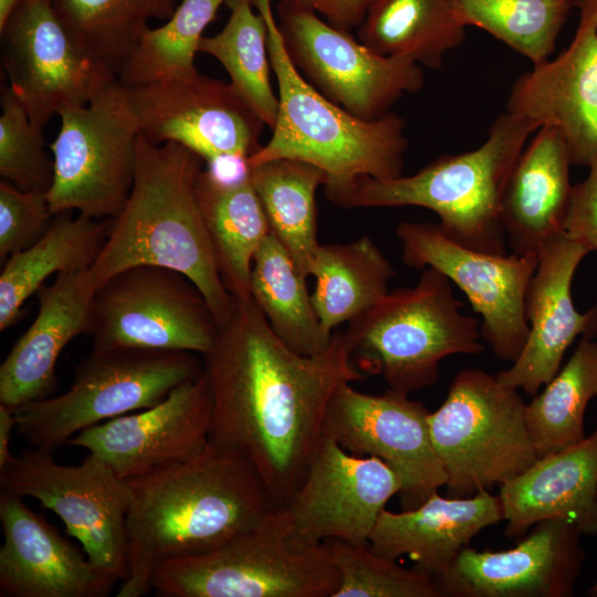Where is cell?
I'll return each instance as SVG.
<instances>
[{
  "label": "cell",
  "mask_w": 597,
  "mask_h": 597,
  "mask_svg": "<svg viewBox=\"0 0 597 597\" xmlns=\"http://www.w3.org/2000/svg\"><path fill=\"white\" fill-rule=\"evenodd\" d=\"M127 482V566L117 597L148 595L160 566L212 552L277 507L244 459L211 444Z\"/></svg>",
  "instance_id": "7a4b0ae2"
},
{
  "label": "cell",
  "mask_w": 597,
  "mask_h": 597,
  "mask_svg": "<svg viewBox=\"0 0 597 597\" xmlns=\"http://www.w3.org/2000/svg\"><path fill=\"white\" fill-rule=\"evenodd\" d=\"M203 164L182 145L153 144L138 135L129 198L87 271L94 291L130 266H165L197 285L218 325L226 320L233 297L219 275L195 193Z\"/></svg>",
  "instance_id": "3957f363"
},
{
  "label": "cell",
  "mask_w": 597,
  "mask_h": 597,
  "mask_svg": "<svg viewBox=\"0 0 597 597\" xmlns=\"http://www.w3.org/2000/svg\"><path fill=\"white\" fill-rule=\"evenodd\" d=\"M111 221L72 217L71 211L55 214L39 241L10 255L0 274V331L21 320L24 302L49 276L88 270L104 247Z\"/></svg>",
  "instance_id": "f1b7e54d"
},
{
  "label": "cell",
  "mask_w": 597,
  "mask_h": 597,
  "mask_svg": "<svg viewBox=\"0 0 597 597\" xmlns=\"http://www.w3.org/2000/svg\"><path fill=\"white\" fill-rule=\"evenodd\" d=\"M311 10L337 29L350 31L364 21L373 0H279Z\"/></svg>",
  "instance_id": "7bdbcfd3"
},
{
  "label": "cell",
  "mask_w": 597,
  "mask_h": 597,
  "mask_svg": "<svg viewBox=\"0 0 597 597\" xmlns=\"http://www.w3.org/2000/svg\"><path fill=\"white\" fill-rule=\"evenodd\" d=\"M306 276L270 233L254 254L250 274V295L274 334L301 355H316L329 345L317 316Z\"/></svg>",
  "instance_id": "1f68e13d"
},
{
  "label": "cell",
  "mask_w": 597,
  "mask_h": 597,
  "mask_svg": "<svg viewBox=\"0 0 597 597\" xmlns=\"http://www.w3.org/2000/svg\"><path fill=\"white\" fill-rule=\"evenodd\" d=\"M396 233L406 265L433 268L468 297L482 317L481 335L494 355L513 363L527 336L525 296L537 253L491 254L463 247L438 223L404 221Z\"/></svg>",
  "instance_id": "9a60e30c"
},
{
  "label": "cell",
  "mask_w": 597,
  "mask_h": 597,
  "mask_svg": "<svg viewBox=\"0 0 597 597\" xmlns=\"http://www.w3.org/2000/svg\"><path fill=\"white\" fill-rule=\"evenodd\" d=\"M459 21L485 30L533 65L554 53L573 0H450Z\"/></svg>",
  "instance_id": "74e56055"
},
{
  "label": "cell",
  "mask_w": 597,
  "mask_h": 597,
  "mask_svg": "<svg viewBox=\"0 0 597 597\" xmlns=\"http://www.w3.org/2000/svg\"><path fill=\"white\" fill-rule=\"evenodd\" d=\"M0 33L9 87L40 132L61 109L86 105L117 80L76 45L51 0H23Z\"/></svg>",
  "instance_id": "2e32d148"
},
{
  "label": "cell",
  "mask_w": 597,
  "mask_h": 597,
  "mask_svg": "<svg viewBox=\"0 0 597 597\" xmlns=\"http://www.w3.org/2000/svg\"><path fill=\"white\" fill-rule=\"evenodd\" d=\"M206 297L185 274L135 265L94 293L86 335L95 347L176 349L205 354L218 334Z\"/></svg>",
  "instance_id": "7c38bea8"
},
{
  "label": "cell",
  "mask_w": 597,
  "mask_h": 597,
  "mask_svg": "<svg viewBox=\"0 0 597 597\" xmlns=\"http://www.w3.org/2000/svg\"><path fill=\"white\" fill-rule=\"evenodd\" d=\"M57 115L61 126L50 145L53 182L46 192L52 213L116 218L134 185L139 135L125 87L114 80L86 105Z\"/></svg>",
  "instance_id": "30bf717a"
},
{
  "label": "cell",
  "mask_w": 597,
  "mask_h": 597,
  "mask_svg": "<svg viewBox=\"0 0 597 597\" xmlns=\"http://www.w3.org/2000/svg\"><path fill=\"white\" fill-rule=\"evenodd\" d=\"M570 166L563 133L541 126L519 156L502 198L501 219L512 252L537 253L564 232L574 189Z\"/></svg>",
  "instance_id": "4316f807"
},
{
  "label": "cell",
  "mask_w": 597,
  "mask_h": 597,
  "mask_svg": "<svg viewBox=\"0 0 597 597\" xmlns=\"http://www.w3.org/2000/svg\"><path fill=\"white\" fill-rule=\"evenodd\" d=\"M401 489V478L386 462L353 454L324 434L284 507L294 534L304 542L366 545L387 502Z\"/></svg>",
  "instance_id": "ac0fdd59"
},
{
  "label": "cell",
  "mask_w": 597,
  "mask_h": 597,
  "mask_svg": "<svg viewBox=\"0 0 597 597\" xmlns=\"http://www.w3.org/2000/svg\"><path fill=\"white\" fill-rule=\"evenodd\" d=\"M357 31L376 53L429 69H440L444 55L465 39L450 0H373Z\"/></svg>",
  "instance_id": "4dcf8cb0"
},
{
  "label": "cell",
  "mask_w": 597,
  "mask_h": 597,
  "mask_svg": "<svg viewBox=\"0 0 597 597\" xmlns=\"http://www.w3.org/2000/svg\"><path fill=\"white\" fill-rule=\"evenodd\" d=\"M582 535L567 520H544L510 549L464 547L434 582L441 597H569L585 562Z\"/></svg>",
  "instance_id": "d6986e66"
},
{
  "label": "cell",
  "mask_w": 597,
  "mask_h": 597,
  "mask_svg": "<svg viewBox=\"0 0 597 597\" xmlns=\"http://www.w3.org/2000/svg\"><path fill=\"white\" fill-rule=\"evenodd\" d=\"M23 0H0V30Z\"/></svg>",
  "instance_id": "f6af8a7d"
},
{
  "label": "cell",
  "mask_w": 597,
  "mask_h": 597,
  "mask_svg": "<svg viewBox=\"0 0 597 597\" xmlns=\"http://www.w3.org/2000/svg\"><path fill=\"white\" fill-rule=\"evenodd\" d=\"M502 520L500 496L489 490L468 498H442L437 491L415 509H385L368 545L389 559L408 555L413 568L436 580L476 534Z\"/></svg>",
  "instance_id": "484cf974"
},
{
  "label": "cell",
  "mask_w": 597,
  "mask_h": 597,
  "mask_svg": "<svg viewBox=\"0 0 597 597\" xmlns=\"http://www.w3.org/2000/svg\"><path fill=\"white\" fill-rule=\"evenodd\" d=\"M0 596L105 597L118 582L98 570L23 498L1 490Z\"/></svg>",
  "instance_id": "603a6c76"
},
{
  "label": "cell",
  "mask_w": 597,
  "mask_h": 597,
  "mask_svg": "<svg viewBox=\"0 0 597 597\" xmlns=\"http://www.w3.org/2000/svg\"><path fill=\"white\" fill-rule=\"evenodd\" d=\"M271 233L289 251L306 276L320 247L316 192L326 184L323 170L295 159H273L248 166Z\"/></svg>",
  "instance_id": "d6a6232c"
},
{
  "label": "cell",
  "mask_w": 597,
  "mask_h": 597,
  "mask_svg": "<svg viewBox=\"0 0 597 597\" xmlns=\"http://www.w3.org/2000/svg\"><path fill=\"white\" fill-rule=\"evenodd\" d=\"M596 397L597 342L582 337L563 368L526 404V421L537 459L586 438L585 413Z\"/></svg>",
  "instance_id": "e575fe53"
},
{
  "label": "cell",
  "mask_w": 597,
  "mask_h": 597,
  "mask_svg": "<svg viewBox=\"0 0 597 597\" xmlns=\"http://www.w3.org/2000/svg\"><path fill=\"white\" fill-rule=\"evenodd\" d=\"M324 543L339 575L334 597H441L428 574L407 569L376 554L368 544L341 540Z\"/></svg>",
  "instance_id": "f35d334b"
},
{
  "label": "cell",
  "mask_w": 597,
  "mask_h": 597,
  "mask_svg": "<svg viewBox=\"0 0 597 597\" xmlns=\"http://www.w3.org/2000/svg\"><path fill=\"white\" fill-rule=\"evenodd\" d=\"M9 86L1 88L0 175L24 191L46 193L53 182V157Z\"/></svg>",
  "instance_id": "ab89813d"
},
{
  "label": "cell",
  "mask_w": 597,
  "mask_h": 597,
  "mask_svg": "<svg viewBox=\"0 0 597 597\" xmlns=\"http://www.w3.org/2000/svg\"><path fill=\"white\" fill-rule=\"evenodd\" d=\"M125 90L143 137L153 144L182 145L213 171L226 174L247 165L262 146L264 123L230 83L197 71Z\"/></svg>",
  "instance_id": "5bb4252c"
},
{
  "label": "cell",
  "mask_w": 597,
  "mask_h": 597,
  "mask_svg": "<svg viewBox=\"0 0 597 597\" xmlns=\"http://www.w3.org/2000/svg\"><path fill=\"white\" fill-rule=\"evenodd\" d=\"M13 428H17L15 412L0 404V468L6 465L14 455L9 449Z\"/></svg>",
  "instance_id": "ee69618b"
},
{
  "label": "cell",
  "mask_w": 597,
  "mask_h": 597,
  "mask_svg": "<svg viewBox=\"0 0 597 597\" xmlns=\"http://www.w3.org/2000/svg\"><path fill=\"white\" fill-rule=\"evenodd\" d=\"M588 168L587 177L574 185L564 232L591 252L597 251V159Z\"/></svg>",
  "instance_id": "b9f144b4"
},
{
  "label": "cell",
  "mask_w": 597,
  "mask_h": 597,
  "mask_svg": "<svg viewBox=\"0 0 597 597\" xmlns=\"http://www.w3.org/2000/svg\"><path fill=\"white\" fill-rule=\"evenodd\" d=\"M589 251L565 232L537 252V266L525 296L528 336L520 356L496 377L506 386L535 396L559 370L564 355L578 336H597V303L576 310L572 282Z\"/></svg>",
  "instance_id": "7402d4cb"
},
{
  "label": "cell",
  "mask_w": 597,
  "mask_h": 597,
  "mask_svg": "<svg viewBox=\"0 0 597 597\" xmlns=\"http://www.w3.org/2000/svg\"><path fill=\"white\" fill-rule=\"evenodd\" d=\"M533 123L505 112L489 128L476 149L441 156L413 175L377 179L362 177L325 192L337 207H421L439 217L442 231L457 243L491 254L506 253L501 219L504 189Z\"/></svg>",
  "instance_id": "277c9868"
},
{
  "label": "cell",
  "mask_w": 597,
  "mask_h": 597,
  "mask_svg": "<svg viewBox=\"0 0 597 597\" xmlns=\"http://www.w3.org/2000/svg\"><path fill=\"white\" fill-rule=\"evenodd\" d=\"M202 371L187 350L93 346L67 391L14 411L17 430L30 447L53 452L91 426L158 405Z\"/></svg>",
  "instance_id": "ba28073f"
},
{
  "label": "cell",
  "mask_w": 597,
  "mask_h": 597,
  "mask_svg": "<svg viewBox=\"0 0 597 597\" xmlns=\"http://www.w3.org/2000/svg\"><path fill=\"white\" fill-rule=\"evenodd\" d=\"M212 347L202 354L210 402L209 443L258 473L275 506L287 505L323 436L335 390L364 380L343 332L301 355L271 329L252 297L232 296Z\"/></svg>",
  "instance_id": "6da1fadb"
},
{
  "label": "cell",
  "mask_w": 597,
  "mask_h": 597,
  "mask_svg": "<svg viewBox=\"0 0 597 597\" xmlns=\"http://www.w3.org/2000/svg\"><path fill=\"white\" fill-rule=\"evenodd\" d=\"M0 485L54 512L98 570L125 577L132 491L101 459L87 453L78 465H63L51 451L30 447L0 468Z\"/></svg>",
  "instance_id": "8fae6325"
},
{
  "label": "cell",
  "mask_w": 597,
  "mask_h": 597,
  "mask_svg": "<svg viewBox=\"0 0 597 597\" xmlns=\"http://www.w3.org/2000/svg\"><path fill=\"white\" fill-rule=\"evenodd\" d=\"M590 597H597V590L589 595Z\"/></svg>",
  "instance_id": "7dc6e473"
},
{
  "label": "cell",
  "mask_w": 597,
  "mask_h": 597,
  "mask_svg": "<svg viewBox=\"0 0 597 597\" xmlns=\"http://www.w3.org/2000/svg\"><path fill=\"white\" fill-rule=\"evenodd\" d=\"M597 590V580L590 586L587 594L590 595L591 593Z\"/></svg>",
  "instance_id": "bcb514c9"
},
{
  "label": "cell",
  "mask_w": 597,
  "mask_h": 597,
  "mask_svg": "<svg viewBox=\"0 0 597 597\" xmlns=\"http://www.w3.org/2000/svg\"><path fill=\"white\" fill-rule=\"evenodd\" d=\"M396 275L390 261L367 235L347 243L320 244L311 270L316 281L312 301L324 331L366 312L390 290Z\"/></svg>",
  "instance_id": "f546056e"
},
{
  "label": "cell",
  "mask_w": 597,
  "mask_h": 597,
  "mask_svg": "<svg viewBox=\"0 0 597 597\" xmlns=\"http://www.w3.org/2000/svg\"><path fill=\"white\" fill-rule=\"evenodd\" d=\"M226 4L230 9L226 25L212 36H202L199 52L214 57L223 66L235 92L272 129L279 98L270 80L266 22L254 11L253 0H228Z\"/></svg>",
  "instance_id": "d590c367"
},
{
  "label": "cell",
  "mask_w": 597,
  "mask_h": 597,
  "mask_svg": "<svg viewBox=\"0 0 597 597\" xmlns=\"http://www.w3.org/2000/svg\"><path fill=\"white\" fill-rule=\"evenodd\" d=\"M87 271L60 273L35 293L38 314L0 366V404L15 411L50 397L63 348L87 332L94 296Z\"/></svg>",
  "instance_id": "cb8c5ba5"
},
{
  "label": "cell",
  "mask_w": 597,
  "mask_h": 597,
  "mask_svg": "<svg viewBox=\"0 0 597 597\" xmlns=\"http://www.w3.org/2000/svg\"><path fill=\"white\" fill-rule=\"evenodd\" d=\"M76 45L116 77L153 19L168 20L180 0H51Z\"/></svg>",
  "instance_id": "836d02e7"
},
{
  "label": "cell",
  "mask_w": 597,
  "mask_h": 597,
  "mask_svg": "<svg viewBox=\"0 0 597 597\" xmlns=\"http://www.w3.org/2000/svg\"><path fill=\"white\" fill-rule=\"evenodd\" d=\"M253 4L268 25L279 112L270 139L248 159V166L280 158L308 163L325 172V192L348 187L362 177L404 175L406 121L394 112L364 121L326 98L292 63L271 0H253Z\"/></svg>",
  "instance_id": "5b68a950"
},
{
  "label": "cell",
  "mask_w": 597,
  "mask_h": 597,
  "mask_svg": "<svg viewBox=\"0 0 597 597\" xmlns=\"http://www.w3.org/2000/svg\"><path fill=\"white\" fill-rule=\"evenodd\" d=\"M211 402L202 374L158 405L91 426L66 444L94 454L127 480L205 452Z\"/></svg>",
  "instance_id": "ffe728a7"
},
{
  "label": "cell",
  "mask_w": 597,
  "mask_h": 597,
  "mask_svg": "<svg viewBox=\"0 0 597 597\" xmlns=\"http://www.w3.org/2000/svg\"><path fill=\"white\" fill-rule=\"evenodd\" d=\"M428 416L427 408L409 395L390 389L365 394L344 383L329 401L324 434L353 454L386 462L401 478L402 510H411L447 483Z\"/></svg>",
  "instance_id": "e0dca14e"
},
{
  "label": "cell",
  "mask_w": 597,
  "mask_h": 597,
  "mask_svg": "<svg viewBox=\"0 0 597 597\" xmlns=\"http://www.w3.org/2000/svg\"><path fill=\"white\" fill-rule=\"evenodd\" d=\"M276 10L294 66L320 93L355 117L378 119L405 94L423 87L425 74L418 63L378 54L311 10L284 2Z\"/></svg>",
  "instance_id": "4fadbf2b"
},
{
  "label": "cell",
  "mask_w": 597,
  "mask_h": 597,
  "mask_svg": "<svg viewBox=\"0 0 597 597\" xmlns=\"http://www.w3.org/2000/svg\"><path fill=\"white\" fill-rule=\"evenodd\" d=\"M195 193L226 290L235 297H250L252 261L271 230L249 168L235 176L202 168Z\"/></svg>",
  "instance_id": "83f0119b"
},
{
  "label": "cell",
  "mask_w": 597,
  "mask_h": 597,
  "mask_svg": "<svg viewBox=\"0 0 597 597\" xmlns=\"http://www.w3.org/2000/svg\"><path fill=\"white\" fill-rule=\"evenodd\" d=\"M339 575L325 543L293 532L285 507L217 549L160 566L151 593L160 597H334Z\"/></svg>",
  "instance_id": "52a82bcc"
},
{
  "label": "cell",
  "mask_w": 597,
  "mask_h": 597,
  "mask_svg": "<svg viewBox=\"0 0 597 597\" xmlns=\"http://www.w3.org/2000/svg\"><path fill=\"white\" fill-rule=\"evenodd\" d=\"M462 306L451 281L427 266L416 285L389 291L348 322L343 336L362 373L381 375L387 389L410 395L437 383L443 358L483 350L481 323Z\"/></svg>",
  "instance_id": "8992f818"
},
{
  "label": "cell",
  "mask_w": 597,
  "mask_h": 597,
  "mask_svg": "<svg viewBox=\"0 0 597 597\" xmlns=\"http://www.w3.org/2000/svg\"><path fill=\"white\" fill-rule=\"evenodd\" d=\"M52 213L46 193L24 191L0 182V260L28 249L50 228Z\"/></svg>",
  "instance_id": "60d3db41"
},
{
  "label": "cell",
  "mask_w": 597,
  "mask_h": 597,
  "mask_svg": "<svg viewBox=\"0 0 597 597\" xmlns=\"http://www.w3.org/2000/svg\"><path fill=\"white\" fill-rule=\"evenodd\" d=\"M525 408L517 389L480 368L454 376L444 401L428 416L449 496L502 485L537 459Z\"/></svg>",
  "instance_id": "9c48e42d"
},
{
  "label": "cell",
  "mask_w": 597,
  "mask_h": 597,
  "mask_svg": "<svg viewBox=\"0 0 597 597\" xmlns=\"http://www.w3.org/2000/svg\"><path fill=\"white\" fill-rule=\"evenodd\" d=\"M573 4L579 22L570 44L515 80L506 112L538 128L557 127L572 165L589 167L597 159V0Z\"/></svg>",
  "instance_id": "44dd1931"
},
{
  "label": "cell",
  "mask_w": 597,
  "mask_h": 597,
  "mask_svg": "<svg viewBox=\"0 0 597 597\" xmlns=\"http://www.w3.org/2000/svg\"><path fill=\"white\" fill-rule=\"evenodd\" d=\"M227 1L180 0L164 24L143 34L117 73L119 83L132 87L196 73L202 33Z\"/></svg>",
  "instance_id": "8d00e7d4"
},
{
  "label": "cell",
  "mask_w": 597,
  "mask_h": 597,
  "mask_svg": "<svg viewBox=\"0 0 597 597\" xmlns=\"http://www.w3.org/2000/svg\"><path fill=\"white\" fill-rule=\"evenodd\" d=\"M505 534L524 536L536 523L563 519L597 534V423L579 443L536 459L500 485Z\"/></svg>",
  "instance_id": "d4e9b609"
}]
</instances>
